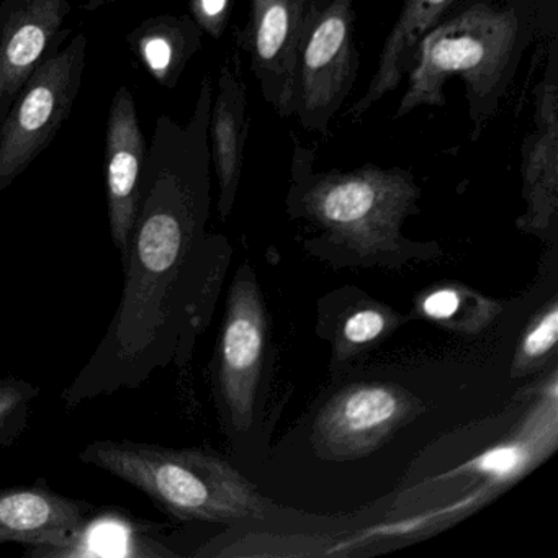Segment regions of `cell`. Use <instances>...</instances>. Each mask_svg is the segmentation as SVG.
<instances>
[{"label": "cell", "instance_id": "9a60e30c", "mask_svg": "<svg viewBox=\"0 0 558 558\" xmlns=\"http://www.w3.org/2000/svg\"><path fill=\"white\" fill-rule=\"evenodd\" d=\"M247 133V93L241 80L240 60L228 58L218 74L208 125L211 166L218 181V211L223 220L233 210L243 178Z\"/></svg>", "mask_w": 558, "mask_h": 558}, {"label": "cell", "instance_id": "52a82bcc", "mask_svg": "<svg viewBox=\"0 0 558 558\" xmlns=\"http://www.w3.org/2000/svg\"><path fill=\"white\" fill-rule=\"evenodd\" d=\"M267 316L256 280L241 267L228 296L218 345V391L234 429L253 423L257 385L266 349Z\"/></svg>", "mask_w": 558, "mask_h": 558}, {"label": "cell", "instance_id": "4fadbf2b", "mask_svg": "<svg viewBox=\"0 0 558 558\" xmlns=\"http://www.w3.org/2000/svg\"><path fill=\"white\" fill-rule=\"evenodd\" d=\"M161 527L116 506L94 508L60 544L24 548L31 558H172Z\"/></svg>", "mask_w": 558, "mask_h": 558}, {"label": "cell", "instance_id": "7a4b0ae2", "mask_svg": "<svg viewBox=\"0 0 558 558\" xmlns=\"http://www.w3.org/2000/svg\"><path fill=\"white\" fill-rule=\"evenodd\" d=\"M529 38L527 22L518 9L473 0L421 38L393 119L421 107L446 106V84L457 76L465 86L476 142L498 112Z\"/></svg>", "mask_w": 558, "mask_h": 558}, {"label": "cell", "instance_id": "2e32d148", "mask_svg": "<svg viewBox=\"0 0 558 558\" xmlns=\"http://www.w3.org/2000/svg\"><path fill=\"white\" fill-rule=\"evenodd\" d=\"M462 0H403L393 28L381 48L377 70L364 96L348 112L352 122H359L375 104L400 87L410 71L421 38L439 24L450 9Z\"/></svg>", "mask_w": 558, "mask_h": 558}, {"label": "cell", "instance_id": "e0dca14e", "mask_svg": "<svg viewBox=\"0 0 558 558\" xmlns=\"http://www.w3.org/2000/svg\"><path fill=\"white\" fill-rule=\"evenodd\" d=\"M202 34L191 15H155L129 35V45L156 83L174 89L201 50Z\"/></svg>", "mask_w": 558, "mask_h": 558}, {"label": "cell", "instance_id": "3957f363", "mask_svg": "<svg viewBox=\"0 0 558 558\" xmlns=\"http://www.w3.org/2000/svg\"><path fill=\"white\" fill-rule=\"evenodd\" d=\"M77 457L129 483L179 521L240 524L266 514V499L256 486L208 450L99 439L87 444Z\"/></svg>", "mask_w": 558, "mask_h": 558}, {"label": "cell", "instance_id": "5bb4252c", "mask_svg": "<svg viewBox=\"0 0 558 558\" xmlns=\"http://www.w3.org/2000/svg\"><path fill=\"white\" fill-rule=\"evenodd\" d=\"M94 508L93 502L54 492L44 478L0 488V544H60Z\"/></svg>", "mask_w": 558, "mask_h": 558}, {"label": "cell", "instance_id": "9c48e42d", "mask_svg": "<svg viewBox=\"0 0 558 558\" xmlns=\"http://www.w3.org/2000/svg\"><path fill=\"white\" fill-rule=\"evenodd\" d=\"M322 0H251L250 21L238 44L250 54L264 100L292 117V81L303 37Z\"/></svg>", "mask_w": 558, "mask_h": 558}, {"label": "cell", "instance_id": "44dd1931", "mask_svg": "<svg viewBox=\"0 0 558 558\" xmlns=\"http://www.w3.org/2000/svg\"><path fill=\"white\" fill-rule=\"evenodd\" d=\"M397 313L384 306H364L355 310L345 318L339 338V359L348 357L354 352L361 351L365 345L387 335L391 328L398 325Z\"/></svg>", "mask_w": 558, "mask_h": 558}, {"label": "cell", "instance_id": "8fae6325", "mask_svg": "<svg viewBox=\"0 0 558 558\" xmlns=\"http://www.w3.org/2000/svg\"><path fill=\"white\" fill-rule=\"evenodd\" d=\"M146 151L148 146L140 129L135 97L129 87H120L110 104L106 130L107 218L120 263L129 254L138 214L140 178Z\"/></svg>", "mask_w": 558, "mask_h": 558}, {"label": "cell", "instance_id": "30bf717a", "mask_svg": "<svg viewBox=\"0 0 558 558\" xmlns=\"http://www.w3.org/2000/svg\"><path fill=\"white\" fill-rule=\"evenodd\" d=\"M68 0H0V112L5 117L35 68L57 53L70 31Z\"/></svg>", "mask_w": 558, "mask_h": 558}, {"label": "cell", "instance_id": "603a6c76", "mask_svg": "<svg viewBox=\"0 0 558 558\" xmlns=\"http://www.w3.org/2000/svg\"><path fill=\"white\" fill-rule=\"evenodd\" d=\"M112 2H119V0H89L87 9H97L102 4H112Z\"/></svg>", "mask_w": 558, "mask_h": 558}, {"label": "cell", "instance_id": "5b68a950", "mask_svg": "<svg viewBox=\"0 0 558 558\" xmlns=\"http://www.w3.org/2000/svg\"><path fill=\"white\" fill-rule=\"evenodd\" d=\"M86 58L87 37L81 34L41 61L25 81L0 122V191L27 171L70 119L83 86Z\"/></svg>", "mask_w": 558, "mask_h": 558}, {"label": "cell", "instance_id": "cb8c5ba5", "mask_svg": "<svg viewBox=\"0 0 558 558\" xmlns=\"http://www.w3.org/2000/svg\"><path fill=\"white\" fill-rule=\"evenodd\" d=\"M2 119H4V117H2V112H0V122H2Z\"/></svg>", "mask_w": 558, "mask_h": 558}, {"label": "cell", "instance_id": "277c9868", "mask_svg": "<svg viewBox=\"0 0 558 558\" xmlns=\"http://www.w3.org/2000/svg\"><path fill=\"white\" fill-rule=\"evenodd\" d=\"M420 195V185L407 169L364 166L348 172H318L315 149L293 145V210L362 256L401 251V225L416 214Z\"/></svg>", "mask_w": 558, "mask_h": 558}, {"label": "cell", "instance_id": "6da1fadb", "mask_svg": "<svg viewBox=\"0 0 558 558\" xmlns=\"http://www.w3.org/2000/svg\"><path fill=\"white\" fill-rule=\"evenodd\" d=\"M211 100L214 84L205 76L187 123L156 120L119 306L89 361L64 388L68 408L142 387L187 351L201 292L194 280L197 253L210 205Z\"/></svg>", "mask_w": 558, "mask_h": 558}, {"label": "cell", "instance_id": "7c38bea8", "mask_svg": "<svg viewBox=\"0 0 558 558\" xmlns=\"http://www.w3.org/2000/svg\"><path fill=\"white\" fill-rule=\"evenodd\" d=\"M525 214L518 227L529 233L550 230L558 208V81L555 47L547 73L535 89L534 129L521 146Z\"/></svg>", "mask_w": 558, "mask_h": 558}, {"label": "cell", "instance_id": "d6986e66", "mask_svg": "<svg viewBox=\"0 0 558 558\" xmlns=\"http://www.w3.org/2000/svg\"><path fill=\"white\" fill-rule=\"evenodd\" d=\"M37 384L0 374V457L19 442L31 423L35 401L40 397Z\"/></svg>", "mask_w": 558, "mask_h": 558}, {"label": "cell", "instance_id": "7402d4cb", "mask_svg": "<svg viewBox=\"0 0 558 558\" xmlns=\"http://www.w3.org/2000/svg\"><path fill=\"white\" fill-rule=\"evenodd\" d=\"M191 17L204 34L220 40L230 22L233 0H189Z\"/></svg>", "mask_w": 558, "mask_h": 558}, {"label": "cell", "instance_id": "ba28073f", "mask_svg": "<svg viewBox=\"0 0 558 558\" xmlns=\"http://www.w3.org/2000/svg\"><path fill=\"white\" fill-rule=\"evenodd\" d=\"M417 410L420 401L397 385H352L319 413L313 434L316 450L328 459L368 456Z\"/></svg>", "mask_w": 558, "mask_h": 558}, {"label": "cell", "instance_id": "8992f818", "mask_svg": "<svg viewBox=\"0 0 558 558\" xmlns=\"http://www.w3.org/2000/svg\"><path fill=\"white\" fill-rule=\"evenodd\" d=\"M355 2L322 0L303 37L292 81V116L303 130L329 135L357 80Z\"/></svg>", "mask_w": 558, "mask_h": 558}, {"label": "cell", "instance_id": "ffe728a7", "mask_svg": "<svg viewBox=\"0 0 558 558\" xmlns=\"http://www.w3.org/2000/svg\"><path fill=\"white\" fill-rule=\"evenodd\" d=\"M558 341V306L551 300L548 308H545L534 319L527 331L522 336L512 364V377H524L529 372L535 371L547 362L554 354Z\"/></svg>", "mask_w": 558, "mask_h": 558}, {"label": "cell", "instance_id": "ac0fdd59", "mask_svg": "<svg viewBox=\"0 0 558 558\" xmlns=\"http://www.w3.org/2000/svg\"><path fill=\"white\" fill-rule=\"evenodd\" d=\"M420 312L430 322L460 332L482 331L499 313L498 303L462 286H442L420 300Z\"/></svg>", "mask_w": 558, "mask_h": 558}]
</instances>
